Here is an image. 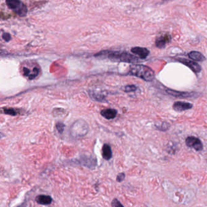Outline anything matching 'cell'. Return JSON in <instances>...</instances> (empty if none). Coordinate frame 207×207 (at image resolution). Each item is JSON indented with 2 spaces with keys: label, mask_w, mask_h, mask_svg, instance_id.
<instances>
[{
  "label": "cell",
  "mask_w": 207,
  "mask_h": 207,
  "mask_svg": "<svg viewBox=\"0 0 207 207\" xmlns=\"http://www.w3.org/2000/svg\"><path fill=\"white\" fill-rule=\"evenodd\" d=\"M31 66H24L22 68V72L23 75L27 77L29 80H33L39 74V68L37 66H33L32 69Z\"/></svg>",
  "instance_id": "5"
},
{
  "label": "cell",
  "mask_w": 207,
  "mask_h": 207,
  "mask_svg": "<svg viewBox=\"0 0 207 207\" xmlns=\"http://www.w3.org/2000/svg\"><path fill=\"white\" fill-rule=\"evenodd\" d=\"M185 143L187 146L192 148L198 151H200L203 149V145L201 140L194 136L188 137L185 140Z\"/></svg>",
  "instance_id": "6"
},
{
  "label": "cell",
  "mask_w": 207,
  "mask_h": 207,
  "mask_svg": "<svg viewBox=\"0 0 207 207\" xmlns=\"http://www.w3.org/2000/svg\"><path fill=\"white\" fill-rule=\"evenodd\" d=\"M102 156L106 160H110L112 157V153L111 146L108 144H104L102 148Z\"/></svg>",
  "instance_id": "15"
},
{
  "label": "cell",
  "mask_w": 207,
  "mask_h": 207,
  "mask_svg": "<svg viewBox=\"0 0 207 207\" xmlns=\"http://www.w3.org/2000/svg\"><path fill=\"white\" fill-rule=\"evenodd\" d=\"M131 52L138 55L139 58L145 59L146 58L149 54V51L145 47H134L131 49Z\"/></svg>",
  "instance_id": "9"
},
{
  "label": "cell",
  "mask_w": 207,
  "mask_h": 207,
  "mask_svg": "<svg viewBox=\"0 0 207 207\" xmlns=\"http://www.w3.org/2000/svg\"><path fill=\"white\" fill-rule=\"evenodd\" d=\"M5 2L8 7L13 10L19 16H24L27 14V7L21 1L18 0H7Z\"/></svg>",
  "instance_id": "4"
},
{
  "label": "cell",
  "mask_w": 207,
  "mask_h": 207,
  "mask_svg": "<svg viewBox=\"0 0 207 207\" xmlns=\"http://www.w3.org/2000/svg\"><path fill=\"white\" fill-rule=\"evenodd\" d=\"M165 92L167 94L177 97V98H193L197 97L198 94L195 93H190V92H181L177 91L170 89H166Z\"/></svg>",
  "instance_id": "7"
},
{
  "label": "cell",
  "mask_w": 207,
  "mask_h": 207,
  "mask_svg": "<svg viewBox=\"0 0 207 207\" xmlns=\"http://www.w3.org/2000/svg\"><path fill=\"white\" fill-rule=\"evenodd\" d=\"M4 113L10 115H16V112L15 111V109L12 108H8V109H4Z\"/></svg>",
  "instance_id": "20"
},
{
  "label": "cell",
  "mask_w": 207,
  "mask_h": 207,
  "mask_svg": "<svg viewBox=\"0 0 207 207\" xmlns=\"http://www.w3.org/2000/svg\"><path fill=\"white\" fill-rule=\"evenodd\" d=\"M125 174L123 173H121L117 175L116 180L118 182H121L125 180Z\"/></svg>",
  "instance_id": "22"
},
{
  "label": "cell",
  "mask_w": 207,
  "mask_h": 207,
  "mask_svg": "<svg viewBox=\"0 0 207 207\" xmlns=\"http://www.w3.org/2000/svg\"><path fill=\"white\" fill-rule=\"evenodd\" d=\"M137 89V87L135 85H128L125 88V91L126 93H130V92H134Z\"/></svg>",
  "instance_id": "18"
},
{
  "label": "cell",
  "mask_w": 207,
  "mask_h": 207,
  "mask_svg": "<svg viewBox=\"0 0 207 207\" xmlns=\"http://www.w3.org/2000/svg\"><path fill=\"white\" fill-rule=\"evenodd\" d=\"M193 105L191 103L188 102H176L173 104V107L174 110L176 111L181 112L186 110L190 109L193 107Z\"/></svg>",
  "instance_id": "10"
},
{
  "label": "cell",
  "mask_w": 207,
  "mask_h": 207,
  "mask_svg": "<svg viewBox=\"0 0 207 207\" xmlns=\"http://www.w3.org/2000/svg\"><path fill=\"white\" fill-rule=\"evenodd\" d=\"M89 131V126L83 120L75 121L70 128V134L72 137L79 138L85 136Z\"/></svg>",
  "instance_id": "3"
},
{
  "label": "cell",
  "mask_w": 207,
  "mask_h": 207,
  "mask_svg": "<svg viewBox=\"0 0 207 207\" xmlns=\"http://www.w3.org/2000/svg\"><path fill=\"white\" fill-rule=\"evenodd\" d=\"M171 40V37L169 34H166L159 37L156 40V46L159 48H162L168 43Z\"/></svg>",
  "instance_id": "11"
},
{
  "label": "cell",
  "mask_w": 207,
  "mask_h": 207,
  "mask_svg": "<svg viewBox=\"0 0 207 207\" xmlns=\"http://www.w3.org/2000/svg\"><path fill=\"white\" fill-rule=\"evenodd\" d=\"M80 163L82 165L89 168H94L97 165V160L92 157H82L80 159Z\"/></svg>",
  "instance_id": "12"
},
{
  "label": "cell",
  "mask_w": 207,
  "mask_h": 207,
  "mask_svg": "<svg viewBox=\"0 0 207 207\" xmlns=\"http://www.w3.org/2000/svg\"><path fill=\"white\" fill-rule=\"evenodd\" d=\"M129 74L140 78L146 82H151L155 78L154 71L143 65H131L129 68Z\"/></svg>",
  "instance_id": "1"
},
{
  "label": "cell",
  "mask_w": 207,
  "mask_h": 207,
  "mask_svg": "<svg viewBox=\"0 0 207 207\" xmlns=\"http://www.w3.org/2000/svg\"><path fill=\"white\" fill-rule=\"evenodd\" d=\"M100 114L105 118L110 120L116 117L117 111L114 109H106L102 110Z\"/></svg>",
  "instance_id": "14"
},
{
  "label": "cell",
  "mask_w": 207,
  "mask_h": 207,
  "mask_svg": "<svg viewBox=\"0 0 207 207\" xmlns=\"http://www.w3.org/2000/svg\"><path fill=\"white\" fill-rule=\"evenodd\" d=\"M159 130H161V131H167V129H168V128H170V125L169 123H166V122H163L161 126H156Z\"/></svg>",
  "instance_id": "19"
},
{
  "label": "cell",
  "mask_w": 207,
  "mask_h": 207,
  "mask_svg": "<svg viewBox=\"0 0 207 207\" xmlns=\"http://www.w3.org/2000/svg\"><path fill=\"white\" fill-rule=\"evenodd\" d=\"M2 39H3L4 41L8 42V41H9L10 40V39H11V36H10V35L9 33H4L2 34Z\"/></svg>",
  "instance_id": "23"
},
{
  "label": "cell",
  "mask_w": 207,
  "mask_h": 207,
  "mask_svg": "<svg viewBox=\"0 0 207 207\" xmlns=\"http://www.w3.org/2000/svg\"><path fill=\"white\" fill-rule=\"evenodd\" d=\"M35 201L40 205H49L52 202V199L51 196L47 195H39L35 198Z\"/></svg>",
  "instance_id": "13"
},
{
  "label": "cell",
  "mask_w": 207,
  "mask_h": 207,
  "mask_svg": "<svg viewBox=\"0 0 207 207\" xmlns=\"http://www.w3.org/2000/svg\"><path fill=\"white\" fill-rule=\"evenodd\" d=\"M106 54L102 52L101 54H106L107 57L111 60H114L116 61L129 63H135L139 61L138 58L131 54L126 52H109L106 51ZM100 54V53H99Z\"/></svg>",
  "instance_id": "2"
},
{
  "label": "cell",
  "mask_w": 207,
  "mask_h": 207,
  "mask_svg": "<svg viewBox=\"0 0 207 207\" xmlns=\"http://www.w3.org/2000/svg\"><path fill=\"white\" fill-rule=\"evenodd\" d=\"M111 205L113 207H124L123 205L119 202V201L117 199H114L112 201Z\"/></svg>",
  "instance_id": "21"
},
{
  "label": "cell",
  "mask_w": 207,
  "mask_h": 207,
  "mask_svg": "<svg viewBox=\"0 0 207 207\" xmlns=\"http://www.w3.org/2000/svg\"><path fill=\"white\" fill-rule=\"evenodd\" d=\"M56 128L57 129L58 131L59 132L60 134H62L64 131L65 129V125L63 123L58 122L56 125Z\"/></svg>",
  "instance_id": "17"
},
{
  "label": "cell",
  "mask_w": 207,
  "mask_h": 207,
  "mask_svg": "<svg viewBox=\"0 0 207 207\" xmlns=\"http://www.w3.org/2000/svg\"><path fill=\"white\" fill-rule=\"evenodd\" d=\"M177 60L178 61L182 63L184 65L188 66L190 69H191L195 73H199L202 70L201 66L198 63H197L195 61H193L191 60H190L188 59L178 58V59H177Z\"/></svg>",
  "instance_id": "8"
},
{
  "label": "cell",
  "mask_w": 207,
  "mask_h": 207,
  "mask_svg": "<svg viewBox=\"0 0 207 207\" xmlns=\"http://www.w3.org/2000/svg\"><path fill=\"white\" fill-rule=\"evenodd\" d=\"M188 56L190 58L198 61H203L205 60V57H204V55L198 51L190 52L188 54Z\"/></svg>",
  "instance_id": "16"
}]
</instances>
